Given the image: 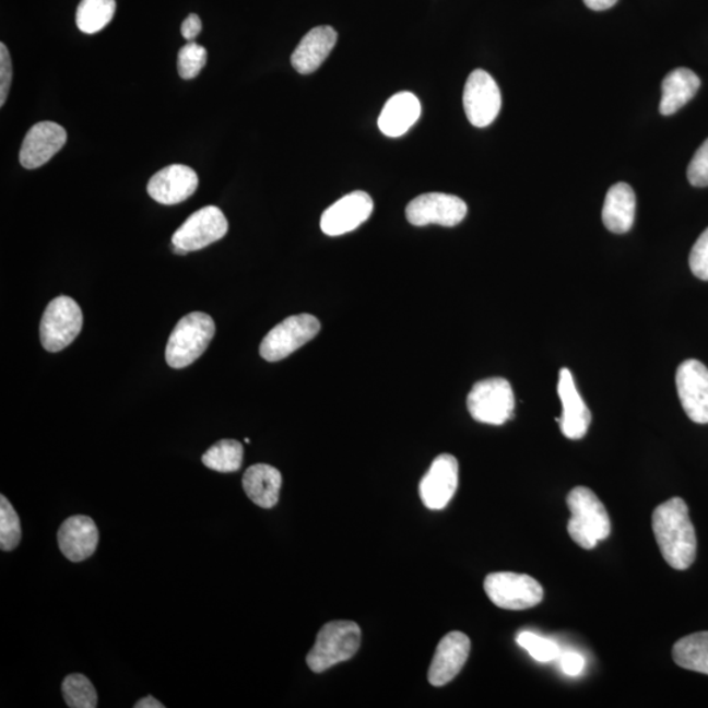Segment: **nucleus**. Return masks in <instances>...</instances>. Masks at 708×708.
Masks as SVG:
<instances>
[{
    "instance_id": "9b49d317",
    "label": "nucleus",
    "mask_w": 708,
    "mask_h": 708,
    "mask_svg": "<svg viewBox=\"0 0 708 708\" xmlns=\"http://www.w3.org/2000/svg\"><path fill=\"white\" fill-rule=\"evenodd\" d=\"M227 232L228 222L222 210L216 206H205L197 210L176 229L173 245L188 252L200 251L221 240Z\"/></svg>"
},
{
    "instance_id": "412c9836",
    "label": "nucleus",
    "mask_w": 708,
    "mask_h": 708,
    "mask_svg": "<svg viewBox=\"0 0 708 708\" xmlns=\"http://www.w3.org/2000/svg\"><path fill=\"white\" fill-rule=\"evenodd\" d=\"M422 115V105L411 92H399L385 104L378 118V127L387 137H402Z\"/></svg>"
},
{
    "instance_id": "1a4fd4ad",
    "label": "nucleus",
    "mask_w": 708,
    "mask_h": 708,
    "mask_svg": "<svg viewBox=\"0 0 708 708\" xmlns=\"http://www.w3.org/2000/svg\"><path fill=\"white\" fill-rule=\"evenodd\" d=\"M463 107L469 121L476 128L488 127L502 109V92L487 71H472L463 91Z\"/></svg>"
},
{
    "instance_id": "4be33fe9",
    "label": "nucleus",
    "mask_w": 708,
    "mask_h": 708,
    "mask_svg": "<svg viewBox=\"0 0 708 708\" xmlns=\"http://www.w3.org/2000/svg\"><path fill=\"white\" fill-rule=\"evenodd\" d=\"M636 197L626 182H616L607 190L602 209L603 225L614 234H625L635 221Z\"/></svg>"
},
{
    "instance_id": "72a5a7b5",
    "label": "nucleus",
    "mask_w": 708,
    "mask_h": 708,
    "mask_svg": "<svg viewBox=\"0 0 708 708\" xmlns=\"http://www.w3.org/2000/svg\"><path fill=\"white\" fill-rule=\"evenodd\" d=\"M12 83V62L9 49L0 44V107L5 104Z\"/></svg>"
},
{
    "instance_id": "393cba45",
    "label": "nucleus",
    "mask_w": 708,
    "mask_h": 708,
    "mask_svg": "<svg viewBox=\"0 0 708 708\" xmlns=\"http://www.w3.org/2000/svg\"><path fill=\"white\" fill-rule=\"evenodd\" d=\"M673 659L681 668L708 674V632L688 635L675 642Z\"/></svg>"
},
{
    "instance_id": "423d86ee",
    "label": "nucleus",
    "mask_w": 708,
    "mask_h": 708,
    "mask_svg": "<svg viewBox=\"0 0 708 708\" xmlns=\"http://www.w3.org/2000/svg\"><path fill=\"white\" fill-rule=\"evenodd\" d=\"M515 392L504 378L483 379L472 387L468 397V409L479 423L503 425L514 416Z\"/></svg>"
},
{
    "instance_id": "f3484780",
    "label": "nucleus",
    "mask_w": 708,
    "mask_h": 708,
    "mask_svg": "<svg viewBox=\"0 0 708 708\" xmlns=\"http://www.w3.org/2000/svg\"><path fill=\"white\" fill-rule=\"evenodd\" d=\"M199 187L194 169L184 164H173L156 173L148 184L151 199L162 205H177L192 196Z\"/></svg>"
},
{
    "instance_id": "4c0bfd02",
    "label": "nucleus",
    "mask_w": 708,
    "mask_h": 708,
    "mask_svg": "<svg viewBox=\"0 0 708 708\" xmlns=\"http://www.w3.org/2000/svg\"><path fill=\"white\" fill-rule=\"evenodd\" d=\"M134 707L135 708H164V705L161 704L160 700L149 695V697L138 700Z\"/></svg>"
},
{
    "instance_id": "a211bd4d",
    "label": "nucleus",
    "mask_w": 708,
    "mask_h": 708,
    "mask_svg": "<svg viewBox=\"0 0 708 708\" xmlns=\"http://www.w3.org/2000/svg\"><path fill=\"white\" fill-rule=\"evenodd\" d=\"M557 393L563 405L562 417L557 418L563 435L569 439H581L588 433L592 415L577 390L573 373L567 367L559 371Z\"/></svg>"
},
{
    "instance_id": "5701e85b",
    "label": "nucleus",
    "mask_w": 708,
    "mask_h": 708,
    "mask_svg": "<svg viewBox=\"0 0 708 708\" xmlns=\"http://www.w3.org/2000/svg\"><path fill=\"white\" fill-rule=\"evenodd\" d=\"M281 485V472L273 465L253 464L243 475L246 495L260 508L271 509L279 503Z\"/></svg>"
},
{
    "instance_id": "7ed1b4c3",
    "label": "nucleus",
    "mask_w": 708,
    "mask_h": 708,
    "mask_svg": "<svg viewBox=\"0 0 708 708\" xmlns=\"http://www.w3.org/2000/svg\"><path fill=\"white\" fill-rule=\"evenodd\" d=\"M215 334V323L205 312L194 311L179 320L170 332L166 361L174 369L192 365L208 350Z\"/></svg>"
},
{
    "instance_id": "6e6552de",
    "label": "nucleus",
    "mask_w": 708,
    "mask_h": 708,
    "mask_svg": "<svg viewBox=\"0 0 708 708\" xmlns=\"http://www.w3.org/2000/svg\"><path fill=\"white\" fill-rule=\"evenodd\" d=\"M484 590L497 607L527 610L540 605L543 588L534 577L514 573H496L485 577Z\"/></svg>"
},
{
    "instance_id": "f03ea898",
    "label": "nucleus",
    "mask_w": 708,
    "mask_h": 708,
    "mask_svg": "<svg viewBox=\"0 0 708 708\" xmlns=\"http://www.w3.org/2000/svg\"><path fill=\"white\" fill-rule=\"evenodd\" d=\"M570 518L568 533L580 547L592 550L612 531L607 510L592 489L576 487L567 497Z\"/></svg>"
},
{
    "instance_id": "2eb2a0df",
    "label": "nucleus",
    "mask_w": 708,
    "mask_h": 708,
    "mask_svg": "<svg viewBox=\"0 0 708 708\" xmlns=\"http://www.w3.org/2000/svg\"><path fill=\"white\" fill-rule=\"evenodd\" d=\"M68 141V133L57 122L43 121L26 133L19 161L26 169H36L48 163Z\"/></svg>"
},
{
    "instance_id": "c9c22d12",
    "label": "nucleus",
    "mask_w": 708,
    "mask_h": 708,
    "mask_svg": "<svg viewBox=\"0 0 708 708\" xmlns=\"http://www.w3.org/2000/svg\"><path fill=\"white\" fill-rule=\"evenodd\" d=\"M202 31V22L201 19L194 13L192 15H189L186 20H184L181 24V35L184 38L187 39L188 43L194 42L196 37L200 35Z\"/></svg>"
},
{
    "instance_id": "bb28decb",
    "label": "nucleus",
    "mask_w": 708,
    "mask_h": 708,
    "mask_svg": "<svg viewBox=\"0 0 708 708\" xmlns=\"http://www.w3.org/2000/svg\"><path fill=\"white\" fill-rule=\"evenodd\" d=\"M243 445L236 439H221L202 456V463L216 472H235L243 463Z\"/></svg>"
},
{
    "instance_id": "39448f33",
    "label": "nucleus",
    "mask_w": 708,
    "mask_h": 708,
    "mask_svg": "<svg viewBox=\"0 0 708 708\" xmlns=\"http://www.w3.org/2000/svg\"><path fill=\"white\" fill-rule=\"evenodd\" d=\"M83 327V314L76 302L70 297L55 298L45 308L39 339L45 351L57 353L68 347L78 338Z\"/></svg>"
},
{
    "instance_id": "aec40b11",
    "label": "nucleus",
    "mask_w": 708,
    "mask_h": 708,
    "mask_svg": "<svg viewBox=\"0 0 708 708\" xmlns=\"http://www.w3.org/2000/svg\"><path fill=\"white\" fill-rule=\"evenodd\" d=\"M338 43V33L332 26L320 25L311 30L300 39L292 55V64L299 74H311L323 63L334 45Z\"/></svg>"
},
{
    "instance_id": "4468645a",
    "label": "nucleus",
    "mask_w": 708,
    "mask_h": 708,
    "mask_svg": "<svg viewBox=\"0 0 708 708\" xmlns=\"http://www.w3.org/2000/svg\"><path fill=\"white\" fill-rule=\"evenodd\" d=\"M374 202L365 192H352L334 202L320 219V228L328 236H339L353 232L373 213Z\"/></svg>"
},
{
    "instance_id": "c85d7f7f",
    "label": "nucleus",
    "mask_w": 708,
    "mask_h": 708,
    "mask_svg": "<svg viewBox=\"0 0 708 708\" xmlns=\"http://www.w3.org/2000/svg\"><path fill=\"white\" fill-rule=\"evenodd\" d=\"M20 540H22L20 518L9 498L2 495L0 496V548L3 551L15 550Z\"/></svg>"
},
{
    "instance_id": "a878e982",
    "label": "nucleus",
    "mask_w": 708,
    "mask_h": 708,
    "mask_svg": "<svg viewBox=\"0 0 708 708\" xmlns=\"http://www.w3.org/2000/svg\"><path fill=\"white\" fill-rule=\"evenodd\" d=\"M116 12V0H82L76 10L78 28L95 35L107 26Z\"/></svg>"
},
{
    "instance_id": "ddd939ff",
    "label": "nucleus",
    "mask_w": 708,
    "mask_h": 708,
    "mask_svg": "<svg viewBox=\"0 0 708 708\" xmlns=\"http://www.w3.org/2000/svg\"><path fill=\"white\" fill-rule=\"evenodd\" d=\"M459 482V465L456 457L438 456L418 485L420 498L426 508L441 510L456 495Z\"/></svg>"
},
{
    "instance_id": "b1692460",
    "label": "nucleus",
    "mask_w": 708,
    "mask_h": 708,
    "mask_svg": "<svg viewBox=\"0 0 708 708\" xmlns=\"http://www.w3.org/2000/svg\"><path fill=\"white\" fill-rule=\"evenodd\" d=\"M700 79L694 71L686 68L674 69L664 78L661 84L660 114L674 115L697 95Z\"/></svg>"
},
{
    "instance_id": "f8f14e48",
    "label": "nucleus",
    "mask_w": 708,
    "mask_h": 708,
    "mask_svg": "<svg viewBox=\"0 0 708 708\" xmlns=\"http://www.w3.org/2000/svg\"><path fill=\"white\" fill-rule=\"evenodd\" d=\"M678 398L688 418L708 424V369L698 359H687L675 373Z\"/></svg>"
},
{
    "instance_id": "dca6fc26",
    "label": "nucleus",
    "mask_w": 708,
    "mask_h": 708,
    "mask_svg": "<svg viewBox=\"0 0 708 708\" xmlns=\"http://www.w3.org/2000/svg\"><path fill=\"white\" fill-rule=\"evenodd\" d=\"M470 649L471 641L468 635L461 632L445 635L438 642L435 658L429 666V684L441 687L455 680L468 661Z\"/></svg>"
},
{
    "instance_id": "473e14b6",
    "label": "nucleus",
    "mask_w": 708,
    "mask_h": 708,
    "mask_svg": "<svg viewBox=\"0 0 708 708\" xmlns=\"http://www.w3.org/2000/svg\"><path fill=\"white\" fill-rule=\"evenodd\" d=\"M688 264H691L695 278L708 281V227L695 241L691 258H688Z\"/></svg>"
},
{
    "instance_id": "0eeeda50",
    "label": "nucleus",
    "mask_w": 708,
    "mask_h": 708,
    "mask_svg": "<svg viewBox=\"0 0 708 708\" xmlns=\"http://www.w3.org/2000/svg\"><path fill=\"white\" fill-rule=\"evenodd\" d=\"M320 331V321L310 314L293 315L272 328L262 339L260 356L278 363L312 340Z\"/></svg>"
},
{
    "instance_id": "e433bc0d",
    "label": "nucleus",
    "mask_w": 708,
    "mask_h": 708,
    "mask_svg": "<svg viewBox=\"0 0 708 708\" xmlns=\"http://www.w3.org/2000/svg\"><path fill=\"white\" fill-rule=\"evenodd\" d=\"M618 0H583L588 9L593 11H605L612 9Z\"/></svg>"
},
{
    "instance_id": "2f4dec72",
    "label": "nucleus",
    "mask_w": 708,
    "mask_h": 708,
    "mask_svg": "<svg viewBox=\"0 0 708 708\" xmlns=\"http://www.w3.org/2000/svg\"><path fill=\"white\" fill-rule=\"evenodd\" d=\"M687 179L694 187H708V138L701 143L688 164Z\"/></svg>"
},
{
    "instance_id": "58836bf2",
    "label": "nucleus",
    "mask_w": 708,
    "mask_h": 708,
    "mask_svg": "<svg viewBox=\"0 0 708 708\" xmlns=\"http://www.w3.org/2000/svg\"><path fill=\"white\" fill-rule=\"evenodd\" d=\"M174 251H175V253L181 255V256L188 253V251H186V249H182V248H179V247H174Z\"/></svg>"
},
{
    "instance_id": "20e7f679",
    "label": "nucleus",
    "mask_w": 708,
    "mask_h": 708,
    "mask_svg": "<svg viewBox=\"0 0 708 708\" xmlns=\"http://www.w3.org/2000/svg\"><path fill=\"white\" fill-rule=\"evenodd\" d=\"M361 628L352 621H333L320 628L314 647L307 654V665L314 673L347 661L361 646Z\"/></svg>"
},
{
    "instance_id": "6ab92c4d",
    "label": "nucleus",
    "mask_w": 708,
    "mask_h": 708,
    "mask_svg": "<svg viewBox=\"0 0 708 708\" xmlns=\"http://www.w3.org/2000/svg\"><path fill=\"white\" fill-rule=\"evenodd\" d=\"M58 546L70 562L79 563L95 554L98 544L96 523L87 516H72L57 534Z\"/></svg>"
},
{
    "instance_id": "c756f323",
    "label": "nucleus",
    "mask_w": 708,
    "mask_h": 708,
    "mask_svg": "<svg viewBox=\"0 0 708 708\" xmlns=\"http://www.w3.org/2000/svg\"><path fill=\"white\" fill-rule=\"evenodd\" d=\"M518 646L527 649L531 658L540 662H551L559 659L560 648L555 641L542 638L534 633L522 632L517 635Z\"/></svg>"
},
{
    "instance_id": "f257e3e1",
    "label": "nucleus",
    "mask_w": 708,
    "mask_h": 708,
    "mask_svg": "<svg viewBox=\"0 0 708 708\" xmlns=\"http://www.w3.org/2000/svg\"><path fill=\"white\" fill-rule=\"evenodd\" d=\"M652 529L665 562L674 569L692 567L697 556V536L681 497L662 503L652 515Z\"/></svg>"
},
{
    "instance_id": "9d476101",
    "label": "nucleus",
    "mask_w": 708,
    "mask_h": 708,
    "mask_svg": "<svg viewBox=\"0 0 708 708\" xmlns=\"http://www.w3.org/2000/svg\"><path fill=\"white\" fill-rule=\"evenodd\" d=\"M468 205L457 196L425 193L416 197L405 209L406 220L413 226L439 225L455 227L464 220Z\"/></svg>"
},
{
    "instance_id": "7c9ffc66",
    "label": "nucleus",
    "mask_w": 708,
    "mask_h": 708,
    "mask_svg": "<svg viewBox=\"0 0 708 708\" xmlns=\"http://www.w3.org/2000/svg\"><path fill=\"white\" fill-rule=\"evenodd\" d=\"M208 61V51L194 42L184 45L177 56V70L182 79H194Z\"/></svg>"
},
{
    "instance_id": "f704fd0d",
    "label": "nucleus",
    "mask_w": 708,
    "mask_h": 708,
    "mask_svg": "<svg viewBox=\"0 0 708 708\" xmlns=\"http://www.w3.org/2000/svg\"><path fill=\"white\" fill-rule=\"evenodd\" d=\"M557 660H559L563 672L570 675V677L580 675L583 668H586V660H583L581 654L576 652H563Z\"/></svg>"
},
{
    "instance_id": "cd10ccee",
    "label": "nucleus",
    "mask_w": 708,
    "mask_h": 708,
    "mask_svg": "<svg viewBox=\"0 0 708 708\" xmlns=\"http://www.w3.org/2000/svg\"><path fill=\"white\" fill-rule=\"evenodd\" d=\"M62 694L70 708H95L97 693L92 682L84 674H70L63 680Z\"/></svg>"
}]
</instances>
